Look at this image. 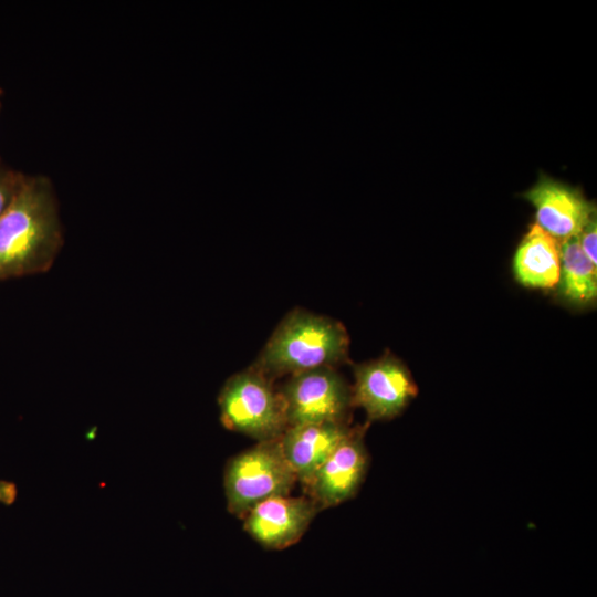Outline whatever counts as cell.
I'll use <instances>...</instances> for the list:
<instances>
[{"mask_svg":"<svg viewBox=\"0 0 597 597\" xmlns=\"http://www.w3.org/2000/svg\"><path fill=\"white\" fill-rule=\"evenodd\" d=\"M62 245V223L52 181L43 175H25L0 214V281L49 271Z\"/></svg>","mask_w":597,"mask_h":597,"instance_id":"1","label":"cell"},{"mask_svg":"<svg viewBox=\"0 0 597 597\" xmlns=\"http://www.w3.org/2000/svg\"><path fill=\"white\" fill-rule=\"evenodd\" d=\"M344 326L327 316L294 310L276 327L253 365L270 379L333 367L347 359Z\"/></svg>","mask_w":597,"mask_h":597,"instance_id":"2","label":"cell"},{"mask_svg":"<svg viewBox=\"0 0 597 597\" xmlns=\"http://www.w3.org/2000/svg\"><path fill=\"white\" fill-rule=\"evenodd\" d=\"M218 405L227 429L258 442L277 440L289 427L280 389L255 367L231 376L220 390Z\"/></svg>","mask_w":597,"mask_h":597,"instance_id":"3","label":"cell"},{"mask_svg":"<svg viewBox=\"0 0 597 597\" xmlns=\"http://www.w3.org/2000/svg\"><path fill=\"white\" fill-rule=\"evenodd\" d=\"M297 483L279 439L260 441L229 459L223 472L228 511L239 519L259 503L290 495Z\"/></svg>","mask_w":597,"mask_h":597,"instance_id":"4","label":"cell"},{"mask_svg":"<svg viewBox=\"0 0 597 597\" xmlns=\"http://www.w3.org/2000/svg\"><path fill=\"white\" fill-rule=\"evenodd\" d=\"M289 426L347 423L350 388L333 368L322 367L290 376L280 389Z\"/></svg>","mask_w":597,"mask_h":597,"instance_id":"5","label":"cell"},{"mask_svg":"<svg viewBox=\"0 0 597 597\" xmlns=\"http://www.w3.org/2000/svg\"><path fill=\"white\" fill-rule=\"evenodd\" d=\"M354 374L352 406L363 408L368 421L397 417L418 394L408 368L390 354L355 366Z\"/></svg>","mask_w":597,"mask_h":597,"instance_id":"6","label":"cell"},{"mask_svg":"<svg viewBox=\"0 0 597 597\" xmlns=\"http://www.w3.org/2000/svg\"><path fill=\"white\" fill-rule=\"evenodd\" d=\"M366 427L352 428L347 437L303 486L318 510L353 499L368 470L369 454L364 442Z\"/></svg>","mask_w":597,"mask_h":597,"instance_id":"7","label":"cell"},{"mask_svg":"<svg viewBox=\"0 0 597 597\" xmlns=\"http://www.w3.org/2000/svg\"><path fill=\"white\" fill-rule=\"evenodd\" d=\"M318 511L307 495L274 496L243 516V530L263 548L280 551L301 540Z\"/></svg>","mask_w":597,"mask_h":597,"instance_id":"8","label":"cell"},{"mask_svg":"<svg viewBox=\"0 0 597 597\" xmlns=\"http://www.w3.org/2000/svg\"><path fill=\"white\" fill-rule=\"evenodd\" d=\"M523 197L535 208V224L557 241L577 237L595 217V206L580 191L546 176Z\"/></svg>","mask_w":597,"mask_h":597,"instance_id":"9","label":"cell"},{"mask_svg":"<svg viewBox=\"0 0 597 597\" xmlns=\"http://www.w3.org/2000/svg\"><path fill=\"white\" fill-rule=\"evenodd\" d=\"M350 429L347 423L335 422L303 423L286 428L279 442L302 486L308 483Z\"/></svg>","mask_w":597,"mask_h":597,"instance_id":"10","label":"cell"},{"mask_svg":"<svg viewBox=\"0 0 597 597\" xmlns=\"http://www.w3.org/2000/svg\"><path fill=\"white\" fill-rule=\"evenodd\" d=\"M513 272L515 279L526 287H554L561 274L558 241L533 224L516 249Z\"/></svg>","mask_w":597,"mask_h":597,"instance_id":"11","label":"cell"},{"mask_svg":"<svg viewBox=\"0 0 597 597\" xmlns=\"http://www.w3.org/2000/svg\"><path fill=\"white\" fill-rule=\"evenodd\" d=\"M561 252V292L568 301L587 304L597 296L596 265L585 255L578 235L562 242Z\"/></svg>","mask_w":597,"mask_h":597,"instance_id":"12","label":"cell"},{"mask_svg":"<svg viewBox=\"0 0 597 597\" xmlns=\"http://www.w3.org/2000/svg\"><path fill=\"white\" fill-rule=\"evenodd\" d=\"M24 176V174L8 168L0 161V214L14 198Z\"/></svg>","mask_w":597,"mask_h":597,"instance_id":"13","label":"cell"},{"mask_svg":"<svg viewBox=\"0 0 597 597\" xmlns=\"http://www.w3.org/2000/svg\"><path fill=\"white\" fill-rule=\"evenodd\" d=\"M578 241L582 250L585 255L591 261L593 264L597 265V228H596V216L591 218L584 229L578 234Z\"/></svg>","mask_w":597,"mask_h":597,"instance_id":"14","label":"cell"},{"mask_svg":"<svg viewBox=\"0 0 597 597\" xmlns=\"http://www.w3.org/2000/svg\"><path fill=\"white\" fill-rule=\"evenodd\" d=\"M17 486L12 482L0 480V503L10 505L15 501Z\"/></svg>","mask_w":597,"mask_h":597,"instance_id":"15","label":"cell"},{"mask_svg":"<svg viewBox=\"0 0 597 597\" xmlns=\"http://www.w3.org/2000/svg\"><path fill=\"white\" fill-rule=\"evenodd\" d=\"M0 93H1V90H0Z\"/></svg>","mask_w":597,"mask_h":597,"instance_id":"16","label":"cell"}]
</instances>
